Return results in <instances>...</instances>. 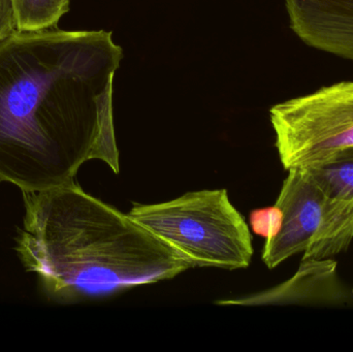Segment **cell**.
<instances>
[{"instance_id":"cell-1","label":"cell","mask_w":353,"mask_h":352,"mask_svg":"<svg viewBox=\"0 0 353 352\" xmlns=\"http://www.w3.org/2000/svg\"><path fill=\"white\" fill-rule=\"evenodd\" d=\"M122 58L105 30L17 31L0 43V183L56 187L92 159L119 173L113 81Z\"/></svg>"},{"instance_id":"cell-2","label":"cell","mask_w":353,"mask_h":352,"mask_svg":"<svg viewBox=\"0 0 353 352\" xmlns=\"http://www.w3.org/2000/svg\"><path fill=\"white\" fill-rule=\"evenodd\" d=\"M16 251L48 298L66 304L169 280L190 264L128 214L76 181L23 192Z\"/></svg>"},{"instance_id":"cell-3","label":"cell","mask_w":353,"mask_h":352,"mask_svg":"<svg viewBox=\"0 0 353 352\" xmlns=\"http://www.w3.org/2000/svg\"><path fill=\"white\" fill-rule=\"evenodd\" d=\"M134 220L178 251L191 268H248L252 236L228 190L188 192L161 204H134Z\"/></svg>"},{"instance_id":"cell-4","label":"cell","mask_w":353,"mask_h":352,"mask_svg":"<svg viewBox=\"0 0 353 352\" xmlns=\"http://www.w3.org/2000/svg\"><path fill=\"white\" fill-rule=\"evenodd\" d=\"M284 169H306L353 148V81L321 87L270 110Z\"/></svg>"},{"instance_id":"cell-5","label":"cell","mask_w":353,"mask_h":352,"mask_svg":"<svg viewBox=\"0 0 353 352\" xmlns=\"http://www.w3.org/2000/svg\"><path fill=\"white\" fill-rule=\"evenodd\" d=\"M327 200L306 169H288L275 204L283 213L281 229L265 241L261 256L270 270L307 249L323 225Z\"/></svg>"},{"instance_id":"cell-6","label":"cell","mask_w":353,"mask_h":352,"mask_svg":"<svg viewBox=\"0 0 353 352\" xmlns=\"http://www.w3.org/2000/svg\"><path fill=\"white\" fill-rule=\"evenodd\" d=\"M285 8L305 45L353 61V0H285Z\"/></svg>"},{"instance_id":"cell-7","label":"cell","mask_w":353,"mask_h":352,"mask_svg":"<svg viewBox=\"0 0 353 352\" xmlns=\"http://www.w3.org/2000/svg\"><path fill=\"white\" fill-rule=\"evenodd\" d=\"M352 239L353 203L327 198L323 225L305 250L303 262H317L341 253Z\"/></svg>"},{"instance_id":"cell-8","label":"cell","mask_w":353,"mask_h":352,"mask_svg":"<svg viewBox=\"0 0 353 352\" xmlns=\"http://www.w3.org/2000/svg\"><path fill=\"white\" fill-rule=\"evenodd\" d=\"M305 169L327 198L353 203V148Z\"/></svg>"},{"instance_id":"cell-9","label":"cell","mask_w":353,"mask_h":352,"mask_svg":"<svg viewBox=\"0 0 353 352\" xmlns=\"http://www.w3.org/2000/svg\"><path fill=\"white\" fill-rule=\"evenodd\" d=\"M18 31L54 28L70 10V0H12Z\"/></svg>"},{"instance_id":"cell-10","label":"cell","mask_w":353,"mask_h":352,"mask_svg":"<svg viewBox=\"0 0 353 352\" xmlns=\"http://www.w3.org/2000/svg\"><path fill=\"white\" fill-rule=\"evenodd\" d=\"M283 221V213L277 206L256 209L250 213L249 222L256 235L265 238V241L273 239L279 234Z\"/></svg>"},{"instance_id":"cell-11","label":"cell","mask_w":353,"mask_h":352,"mask_svg":"<svg viewBox=\"0 0 353 352\" xmlns=\"http://www.w3.org/2000/svg\"><path fill=\"white\" fill-rule=\"evenodd\" d=\"M18 31L12 0H0V43Z\"/></svg>"}]
</instances>
